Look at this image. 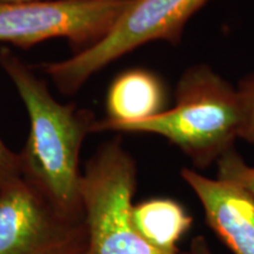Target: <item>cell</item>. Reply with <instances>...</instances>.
I'll use <instances>...</instances> for the list:
<instances>
[{
    "label": "cell",
    "mask_w": 254,
    "mask_h": 254,
    "mask_svg": "<svg viewBox=\"0 0 254 254\" xmlns=\"http://www.w3.org/2000/svg\"><path fill=\"white\" fill-rule=\"evenodd\" d=\"M0 66L30 120L26 144L19 153L23 178L60 213L84 218L79 157L85 136L92 132L93 114L58 103L45 82L6 47L0 49Z\"/></svg>",
    "instance_id": "6da1fadb"
},
{
    "label": "cell",
    "mask_w": 254,
    "mask_h": 254,
    "mask_svg": "<svg viewBox=\"0 0 254 254\" xmlns=\"http://www.w3.org/2000/svg\"><path fill=\"white\" fill-rule=\"evenodd\" d=\"M176 104L144 122L111 124L95 120L92 132L117 131L163 136L198 168L220 159L239 139L240 111L237 88L211 66L198 64L177 82Z\"/></svg>",
    "instance_id": "7a4b0ae2"
},
{
    "label": "cell",
    "mask_w": 254,
    "mask_h": 254,
    "mask_svg": "<svg viewBox=\"0 0 254 254\" xmlns=\"http://www.w3.org/2000/svg\"><path fill=\"white\" fill-rule=\"evenodd\" d=\"M136 167L122 141L106 142L87 161L80 180V200L87 234V254H198L159 251L140 237L132 219Z\"/></svg>",
    "instance_id": "3957f363"
},
{
    "label": "cell",
    "mask_w": 254,
    "mask_h": 254,
    "mask_svg": "<svg viewBox=\"0 0 254 254\" xmlns=\"http://www.w3.org/2000/svg\"><path fill=\"white\" fill-rule=\"evenodd\" d=\"M211 0H128L112 30L97 44L40 68L64 94L75 93L92 75L152 41L177 45L190 19Z\"/></svg>",
    "instance_id": "277c9868"
},
{
    "label": "cell",
    "mask_w": 254,
    "mask_h": 254,
    "mask_svg": "<svg viewBox=\"0 0 254 254\" xmlns=\"http://www.w3.org/2000/svg\"><path fill=\"white\" fill-rule=\"evenodd\" d=\"M128 0L0 2V43L27 49L53 38L67 39L79 51L112 30Z\"/></svg>",
    "instance_id": "5b68a950"
},
{
    "label": "cell",
    "mask_w": 254,
    "mask_h": 254,
    "mask_svg": "<svg viewBox=\"0 0 254 254\" xmlns=\"http://www.w3.org/2000/svg\"><path fill=\"white\" fill-rule=\"evenodd\" d=\"M0 254H87L84 218L60 213L21 178L0 190Z\"/></svg>",
    "instance_id": "8992f818"
},
{
    "label": "cell",
    "mask_w": 254,
    "mask_h": 254,
    "mask_svg": "<svg viewBox=\"0 0 254 254\" xmlns=\"http://www.w3.org/2000/svg\"><path fill=\"white\" fill-rule=\"evenodd\" d=\"M183 180L204 209L206 222L233 254H254V200L243 187L183 168Z\"/></svg>",
    "instance_id": "52a82bcc"
},
{
    "label": "cell",
    "mask_w": 254,
    "mask_h": 254,
    "mask_svg": "<svg viewBox=\"0 0 254 254\" xmlns=\"http://www.w3.org/2000/svg\"><path fill=\"white\" fill-rule=\"evenodd\" d=\"M166 91L157 74L132 68L119 74L106 95L107 118L111 124L144 122L165 111Z\"/></svg>",
    "instance_id": "ba28073f"
},
{
    "label": "cell",
    "mask_w": 254,
    "mask_h": 254,
    "mask_svg": "<svg viewBox=\"0 0 254 254\" xmlns=\"http://www.w3.org/2000/svg\"><path fill=\"white\" fill-rule=\"evenodd\" d=\"M132 219L148 245L167 253L179 252L177 244L193 222L184 206L171 198H153L133 205Z\"/></svg>",
    "instance_id": "9c48e42d"
},
{
    "label": "cell",
    "mask_w": 254,
    "mask_h": 254,
    "mask_svg": "<svg viewBox=\"0 0 254 254\" xmlns=\"http://www.w3.org/2000/svg\"><path fill=\"white\" fill-rule=\"evenodd\" d=\"M218 178L243 187L254 200V166H251L239 153L231 150L217 161Z\"/></svg>",
    "instance_id": "30bf717a"
},
{
    "label": "cell",
    "mask_w": 254,
    "mask_h": 254,
    "mask_svg": "<svg viewBox=\"0 0 254 254\" xmlns=\"http://www.w3.org/2000/svg\"><path fill=\"white\" fill-rule=\"evenodd\" d=\"M237 93L240 111L238 136L254 145V73L240 81Z\"/></svg>",
    "instance_id": "8fae6325"
},
{
    "label": "cell",
    "mask_w": 254,
    "mask_h": 254,
    "mask_svg": "<svg viewBox=\"0 0 254 254\" xmlns=\"http://www.w3.org/2000/svg\"><path fill=\"white\" fill-rule=\"evenodd\" d=\"M23 178L20 155L12 152L0 138V190Z\"/></svg>",
    "instance_id": "7c38bea8"
},
{
    "label": "cell",
    "mask_w": 254,
    "mask_h": 254,
    "mask_svg": "<svg viewBox=\"0 0 254 254\" xmlns=\"http://www.w3.org/2000/svg\"><path fill=\"white\" fill-rule=\"evenodd\" d=\"M193 243H194V245L196 247V252H198V254H212L207 243H206L202 237H196L195 239L193 240Z\"/></svg>",
    "instance_id": "4fadbf2b"
},
{
    "label": "cell",
    "mask_w": 254,
    "mask_h": 254,
    "mask_svg": "<svg viewBox=\"0 0 254 254\" xmlns=\"http://www.w3.org/2000/svg\"><path fill=\"white\" fill-rule=\"evenodd\" d=\"M39 1H67V0H0V2H39Z\"/></svg>",
    "instance_id": "5bb4252c"
}]
</instances>
